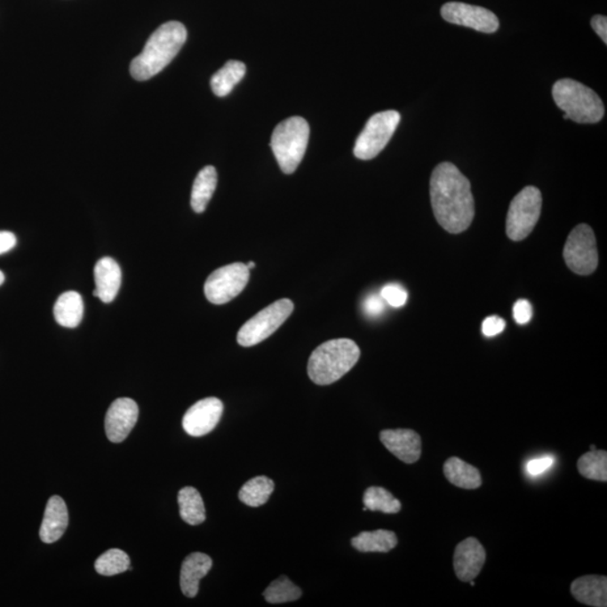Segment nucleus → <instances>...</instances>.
I'll list each match as a JSON object with an SVG mask.
<instances>
[{
  "label": "nucleus",
  "instance_id": "obj_10",
  "mask_svg": "<svg viewBox=\"0 0 607 607\" xmlns=\"http://www.w3.org/2000/svg\"><path fill=\"white\" fill-rule=\"evenodd\" d=\"M250 279V270L244 263L236 262L220 267L207 278L204 292L212 304L223 305L244 292Z\"/></svg>",
  "mask_w": 607,
  "mask_h": 607
},
{
  "label": "nucleus",
  "instance_id": "obj_34",
  "mask_svg": "<svg viewBox=\"0 0 607 607\" xmlns=\"http://www.w3.org/2000/svg\"><path fill=\"white\" fill-rule=\"evenodd\" d=\"M505 321L499 316H490L483 322V333L488 338L495 337L502 333L505 329Z\"/></svg>",
  "mask_w": 607,
  "mask_h": 607
},
{
  "label": "nucleus",
  "instance_id": "obj_4",
  "mask_svg": "<svg viewBox=\"0 0 607 607\" xmlns=\"http://www.w3.org/2000/svg\"><path fill=\"white\" fill-rule=\"evenodd\" d=\"M553 97L569 120L579 124H595L604 117V104L600 96L576 80H558L553 87Z\"/></svg>",
  "mask_w": 607,
  "mask_h": 607
},
{
  "label": "nucleus",
  "instance_id": "obj_16",
  "mask_svg": "<svg viewBox=\"0 0 607 607\" xmlns=\"http://www.w3.org/2000/svg\"><path fill=\"white\" fill-rule=\"evenodd\" d=\"M96 290L93 296L100 299L103 303H112L116 299L122 284V270L118 263L112 258L100 259L96 263L95 269Z\"/></svg>",
  "mask_w": 607,
  "mask_h": 607
},
{
  "label": "nucleus",
  "instance_id": "obj_9",
  "mask_svg": "<svg viewBox=\"0 0 607 607\" xmlns=\"http://www.w3.org/2000/svg\"><path fill=\"white\" fill-rule=\"evenodd\" d=\"M564 262L577 275L587 276L598 266L595 235L587 224H579L569 235L563 249Z\"/></svg>",
  "mask_w": 607,
  "mask_h": 607
},
{
  "label": "nucleus",
  "instance_id": "obj_31",
  "mask_svg": "<svg viewBox=\"0 0 607 607\" xmlns=\"http://www.w3.org/2000/svg\"><path fill=\"white\" fill-rule=\"evenodd\" d=\"M380 296L390 307L396 308L404 307L409 297L404 288L398 284H387L381 290Z\"/></svg>",
  "mask_w": 607,
  "mask_h": 607
},
{
  "label": "nucleus",
  "instance_id": "obj_40",
  "mask_svg": "<svg viewBox=\"0 0 607 607\" xmlns=\"http://www.w3.org/2000/svg\"><path fill=\"white\" fill-rule=\"evenodd\" d=\"M591 450H592V451H593V450H596V447H595V445H594V444H593V445H591Z\"/></svg>",
  "mask_w": 607,
  "mask_h": 607
},
{
  "label": "nucleus",
  "instance_id": "obj_20",
  "mask_svg": "<svg viewBox=\"0 0 607 607\" xmlns=\"http://www.w3.org/2000/svg\"><path fill=\"white\" fill-rule=\"evenodd\" d=\"M54 318L63 328L75 329L84 316V300L77 292H67L59 297L54 305Z\"/></svg>",
  "mask_w": 607,
  "mask_h": 607
},
{
  "label": "nucleus",
  "instance_id": "obj_38",
  "mask_svg": "<svg viewBox=\"0 0 607 607\" xmlns=\"http://www.w3.org/2000/svg\"><path fill=\"white\" fill-rule=\"evenodd\" d=\"M5 282V275L3 274V271H0V286Z\"/></svg>",
  "mask_w": 607,
  "mask_h": 607
},
{
  "label": "nucleus",
  "instance_id": "obj_14",
  "mask_svg": "<svg viewBox=\"0 0 607 607\" xmlns=\"http://www.w3.org/2000/svg\"><path fill=\"white\" fill-rule=\"evenodd\" d=\"M486 562V551L476 538H467L457 546L453 555V567L458 579L474 580Z\"/></svg>",
  "mask_w": 607,
  "mask_h": 607
},
{
  "label": "nucleus",
  "instance_id": "obj_8",
  "mask_svg": "<svg viewBox=\"0 0 607 607\" xmlns=\"http://www.w3.org/2000/svg\"><path fill=\"white\" fill-rule=\"evenodd\" d=\"M294 311V304L291 300H280L262 309L246 323L237 333V342L242 347L258 345L282 326Z\"/></svg>",
  "mask_w": 607,
  "mask_h": 607
},
{
  "label": "nucleus",
  "instance_id": "obj_6",
  "mask_svg": "<svg viewBox=\"0 0 607 607\" xmlns=\"http://www.w3.org/2000/svg\"><path fill=\"white\" fill-rule=\"evenodd\" d=\"M542 195L534 186L525 187L516 195L507 218V235L513 241H522L531 235L540 219Z\"/></svg>",
  "mask_w": 607,
  "mask_h": 607
},
{
  "label": "nucleus",
  "instance_id": "obj_25",
  "mask_svg": "<svg viewBox=\"0 0 607 607\" xmlns=\"http://www.w3.org/2000/svg\"><path fill=\"white\" fill-rule=\"evenodd\" d=\"M181 519L190 525H199L206 520L205 505L194 487H184L178 494Z\"/></svg>",
  "mask_w": 607,
  "mask_h": 607
},
{
  "label": "nucleus",
  "instance_id": "obj_24",
  "mask_svg": "<svg viewBox=\"0 0 607 607\" xmlns=\"http://www.w3.org/2000/svg\"><path fill=\"white\" fill-rule=\"evenodd\" d=\"M246 67L244 62L230 60L225 63L211 79L212 91L216 96L225 97L244 79Z\"/></svg>",
  "mask_w": 607,
  "mask_h": 607
},
{
  "label": "nucleus",
  "instance_id": "obj_19",
  "mask_svg": "<svg viewBox=\"0 0 607 607\" xmlns=\"http://www.w3.org/2000/svg\"><path fill=\"white\" fill-rule=\"evenodd\" d=\"M571 594L577 601L594 607L607 606V579L605 576H583L571 584Z\"/></svg>",
  "mask_w": 607,
  "mask_h": 607
},
{
  "label": "nucleus",
  "instance_id": "obj_23",
  "mask_svg": "<svg viewBox=\"0 0 607 607\" xmlns=\"http://www.w3.org/2000/svg\"><path fill=\"white\" fill-rule=\"evenodd\" d=\"M216 186H218V172L214 167L207 165L199 172L194 181L192 198H190V205L194 212L198 214L205 212L208 203L213 197Z\"/></svg>",
  "mask_w": 607,
  "mask_h": 607
},
{
  "label": "nucleus",
  "instance_id": "obj_39",
  "mask_svg": "<svg viewBox=\"0 0 607 607\" xmlns=\"http://www.w3.org/2000/svg\"><path fill=\"white\" fill-rule=\"evenodd\" d=\"M246 266H248V268H249V269H252V268H254V266H256V263H254V262H249L248 265H246Z\"/></svg>",
  "mask_w": 607,
  "mask_h": 607
},
{
  "label": "nucleus",
  "instance_id": "obj_36",
  "mask_svg": "<svg viewBox=\"0 0 607 607\" xmlns=\"http://www.w3.org/2000/svg\"><path fill=\"white\" fill-rule=\"evenodd\" d=\"M592 28L601 37L604 44H607V19L606 16L596 15L592 19Z\"/></svg>",
  "mask_w": 607,
  "mask_h": 607
},
{
  "label": "nucleus",
  "instance_id": "obj_17",
  "mask_svg": "<svg viewBox=\"0 0 607 607\" xmlns=\"http://www.w3.org/2000/svg\"><path fill=\"white\" fill-rule=\"evenodd\" d=\"M69 524L68 508L60 496H52L46 504L44 521L40 529V538L44 543L60 540Z\"/></svg>",
  "mask_w": 607,
  "mask_h": 607
},
{
  "label": "nucleus",
  "instance_id": "obj_29",
  "mask_svg": "<svg viewBox=\"0 0 607 607\" xmlns=\"http://www.w3.org/2000/svg\"><path fill=\"white\" fill-rule=\"evenodd\" d=\"M301 596V589L296 586L287 576L279 577L271 583L263 597L270 604H282V603L294 602Z\"/></svg>",
  "mask_w": 607,
  "mask_h": 607
},
{
  "label": "nucleus",
  "instance_id": "obj_18",
  "mask_svg": "<svg viewBox=\"0 0 607 607\" xmlns=\"http://www.w3.org/2000/svg\"><path fill=\"white\" fill-rule=\"evenodd\" d=\"M213 566L210 555L194 553L186 557L180 571V587L187 597L193 598L199 591V581L208 574Z\"/></svg>",
  "mask_w": 607,
  "mask_h": 607
},
{
  "label": "nucleus",
  "instance_id": "obj_7",
  "mask_svg": "<svg viewBox=\"0 0 607 607\" xmlns=\"http://www.w3.org/2000/svg\"><path fill=\"white\" fill-rule=\"evenodd\" d=\"M400 122L401 116L396 110H385L369 118L366 126L355 141L354 154L356 158L360 160L376 158L393 138Z\"/></svg>",
  "mask_w": 607,
  "mask_h": 607
},
{
  "label": "nucleus",
  "instance_id": "obj_30",
  "mask_svg": "<svg viewBox=\"0 0 607 607\" xmlns=\"http://www.w3.org/2000/svg\"><path fill=\"white\" fill-rule=\"evenodd\" d=\"M130 557L124 551L110 549L96 560L95 569L100 575L116 576L130 569Z\"/></svg>",
  "mask_w": 607,
  "mask_h": 607
},
{
  "label": "nucleus",
  "instance_id": "obj_11",
  "mask_svg": "<svg viewBox=\"0 0 607 607\" xmlns=\"http://www.w3.org/2000/svg\"><path fill=\"white\" fill-rule=\"evenodd\" d=\"M441 15L447 22L466 27L482 33H495L499 20L494 12L486 8L465 3H447L441 8Z\"/></svg>",
  "mask_w": 607,
  "mask_h": 607
},
{
  "label": "nucleus",
  "instance_id": "obj_26",
  "mask_svg": "<svg viewBox=\"0 0 607 607\" xmlns=\"http://www.w3.org/2000/svg\"><path fill=\"white\" fill-rule=\"evenodd\" d=\"M275 490V483L266 476H258L246 482L239 491L242 503L252 507H259L268 502Z\"/></svg>",
  "mask_w": 607,
  "mask_h": 607
},
{
  "label": "nucleus",
  "instance_id": "obj_1",
  "mask_svg": "<svg viewBox=\"0 0 607 607\" xmlns=\"http://www.w3.org/2000/svg\"><path fill=\"white\" fill-rule=\"evenodd\" d=\"M430 197L433 213L445 231L459 235L473 223L475 201L470 181L456 165H436L430 180Z\"/></svg>",
  "mask_w": 607,
  "mask_h": 607
},
{
  "label": "nucleus",
  "instance_id": "obj_28",
  "mask_svg": "<svg viewBox=\"0 0 607 607\" xmlns=\"http://www.w3.org/2000/svg\"><path fill=\"white\" fill-rule=\"evenodd\" d=\"M579 471L581 476L591 481L607 482V452L591 450L579 458Z\"/></svg>",
  "mask_w": 607,
  "mask_h": 607
},
{
  "label": "nucleus",
  "instance_id": "obj_15",
  "mask_svg": "<svg viewBox=\"0 0 607 607\" xmlns=\"http://www.w3.org/2000/svg\"><path fill=\"white\" fill-rule=\"evenodd\" d=\"M381 443L389 452L405 464H415L422 454L421 436L409 428L384 430L379 435Z\"/></svg>",
  "mask_w": 607,
  "mask_h": 607
},
{
  "label": "nucleus",
  "instance_id": "obj_5",
  "mask_svg": "<svg viewBox=\"0 0 607 607\" xmlns=\"http://www.w3.org/2000/svg\"><path fill=\"white\" fill-rule=\"evenodd\" d=\"M309 125L303 117H291L276 127L270 146L284 173L295 172L307 152Z\"/></svg>",
  "mask_w": 607,
  "mask_h": 607
},
{
  "label": "nucleus",
  "instance_id": "obj_12",
  "mask_svg": "<svg viewBox=\"0 0 607 607\" xmlns=\"http://www.w3.org/2000/svg\"><path fill=\"white\" fill-rule=\"evenodd\" d=\"M224 405L216 397L204 398L186 411L182 427L192 436H203L214 430L222 418Z\"/></svg>",
  "mask_w": 607,
  "mask_h": 607
},
{
  "label": "nucleus",
  "instance_id": "obj_13",
  "mask_svg": "<svg viewBox=\"0 0 607 607\" xmlns=\"http://www.w3.org/2000/svg\"><path fill=\"white\" fill-rule=\"evenodd\" d=\"M139 419V406L131 398H118L109 406L105 419L106 435L110 443H121L129 436Z\"/></svg>",
  "mask_w": 607,
  "mask_h": 607
},
{
  "label": "nucleus",
  "instance_id": "obj_3",
  "mask_svg": "<svg viewBox=\"0 0 607 607\" xmlns=\"http://www.w3.org/2000/svg\"><path fill=\"white\" fill-rule=\"evenodd\" d=\"M359 358V347L352 339H330L313 351L308 360V376L316 385L333 384L349 372Z\"/></svg>",
  "mask_w": 607,
  "mask_h": 607
},
{
  "label": "nucleus",
  "instance_id": "obj_33",
  "mask_svg": "<svg viewBox=\"0 0 607 607\" xmlns=\"http://www.w3.org/2000/svg\"><path fill=\"white\" fill-rule=\"evenodd\" d=\"M385 303L380 295L368 296L363 301V311L369 317H378L385 312Z\"/></svg>",
  "mask_w": 607,
  "mask_h": 607
},
{
  "label": "nucleus",
  "instance_id": "obj_41",
  "mask_svg": "<svg viewBox=\"0 0 607 607\" xmlns=\"http://www.w3.org/2000/svg\"><path fill=\"white\" fill-rule=\"evenodd\" d=\"M563 118H564V120H569V118H568V116H566V114H563Z\"/></svg>",
  "mask_w": 607,
  "mask_h": 607
},
{
  "label": "nucleus",
  "instance_id": "obj_32",
  "mask_svg": "<svg viewBox=\"0 0 607 607\" xmlns=\"http://www.w3.org/2000/svg\"><path fill=\"white\" fill-rule=\"evenodd\" d=\"M513 316L517 324L529 323L532 318V305L526 300H517L515 307H513Z\"/></svg>",
  "mask_w": 607,
  "mask_h": 607
},
{
  "label": "nucleus",
  "instance_id": "obj_21",
  "mask_svg": "<svg viewBox=\"0 0 607 607\" xmlns=\"http://www.w3.org/2000/svg\"><path fill=\"white\" fill-rule=\"evenodd\" d=\"M443 473L452 485L465 490H477L482 486V476L476 467L467 464L460 458H449L443 465Z\"/></svg>",
  "mask_w": 607,
  "mask_h": 607
},
{
  "label": "nucleus",
  "instance_id": "obj_35",
  "mask_svg": "<svg viewBox=\"0 0 607 607\" xmlns=\"http://www.w3.org/2000/svg\"><path fill=\"white\" fill-rule=\"evenodd\" d=\"M553 464L554 459L551 457L538 458V459L529 461L526 469H528L529 474L532 475V476H538V475H541L549 469Z\"/></svg>",
  "mask_w": 607,
  "mask_h": 607
},
{
  "label": "nucleus",
  "instance_id": "obj_2",
  "mask_svg": "<svg viewBox=\"0 0 607 607\" xmlns=\"http://www.w3.org/2000/svg\"><path fill=\"white\" fill-rule=\"evenodd\" d=\"M186 40L187 29L184 24L172 20L161 25L148 37L141 54L132 61V77L139 82H146L155 77L175 59Z\"/></svg>",
  "mask_w": 607,
  "mask_h": 607
},
{
  "label": "nucleus",
  "instance_id": "obj_27",
  "mask_svg": "<svg viewBox=\"0 0 607 607\" xmlns=\"http://www.w3.org/2000/svg\"><path fill=\"white\" fill-rule=\"evenodd\" d=\"M364 507L372 512H383L385 515H396L402 509L400 500L394 498L392 492L383 487H369L363 495Z\"/></svg>",
  "mask_w": 607,
  "mask_h": 607
},
{
  "label": "nucleus",
  "instance_id": "obj_37",
  "mask_svg": "<svg viewBox=\"0 0 607 607\" xmlns=\"http://www.w3.org/2000/svg\"><path fill=\"white\" fill-rule=\"evenodd\" d=\"M17 239L15 235L8 231H0V256L4 253L10 252L12 249L15 248Z\"/></svg>",
  "mask_w": 607,
  "mask_h": 607
},
{
  "label": "nucleus",
  "instance_id": "obj_22",
  "mask_svg": "<svg viewBox=\"0 0 607 607\" xmlns=\"http://www.w3.org/2000/svg\"><path fill=\"white\" fill-rule=\"evenodd\" d=\"M397 543L396 534L388 530L364 531L351 540L352 547L360 553H389Z\"/></svg>",
  "mask_w": 607,
  "mask_h": 607
}]
</instances>
